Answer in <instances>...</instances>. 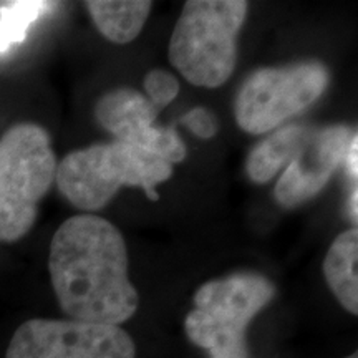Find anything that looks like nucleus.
I'll return each mask as SVG.
<instances>
[{"mask_svg": "<svg viewBox=\"0 0 358 358\" xmlns=\"http://www.w3.org/2000/svg\"><path fill=\"white\" fill-rule=\"evenodd\" d=\"M48 271L58 306L71 320L120 327L140 306L123 234L103 217L66 219L52 239Z\"/></svg>", "mask_w": 358, "mask_h": 358, "instance_id": "1", "label": "nucleus"}, {"mask_svg": "<svg viewBox=\"0 0 358 358\" xmlns=\"http://www.w3.org/2000/svg\"><path fill=\"white\" fill-rule=\"evenodd\" d=\"M173 164L143 148L113 141L73 151L57 164V185L75 208H105L122 186H140L148 199L158 201L156 186L168 181Z\"/></svg>", "mask_w": 358, "mask_h": 358, "instance_id": "2", "label": "nucleus"}, {"mask_svg": "<svg viewBox=\"0 0 358 358\" xmlns=\"http://www.w3.org/2000/svg\"><path fill=\"white\" fill-rule=\"evenodd\" d=\"M243 0H189L169 40V62L196 87L216 88L236 69V40L248 15Z\"/></svg>", "mask_w": 358, "mask_h": 358, "instance_id": "3", "label": "nucleus"}, {"mask_svg": "<svg viewBox=\"0 0 358 358\" xmlns=\"http://www.w3.org/2000/svg\"><path fill=\"white\" fill-rule=\"evenodd\" d=\"M274 295L271 280L250 272L206 282L196 290L194 308L185 320L187 338L211 358H249L248 327Z\"/></svg>", "mask_w": 358, "mask_h": 358, "instance_id": "4", "label": "nucleus"}, {"mask_svg": "<svg viewBox=\"0 0 358 358\" xmlns=\"http://www.w3.org/2000/svg\"><path fill=\"white\" fill-rule=\"evenodd\" d=\"M55 174V153L42 127L15 124L0 138V241L13 243L30 231Z\"/></svg>", "mask_w": 358, "mask_h": 358, "instance_id": "5", "label": "nucleus"}, {"mask_svg": "<svg viewBox=\"0 0 358 358\" xmlns=\"http://www.w3.org/2000/svg\"><path fill=\"white\" fill-rule=\"evenodd\" d=\"M327 85L329 70L320 62L254 71L236 98V122L250 134L271 131L319 100Z\"/></svg>", "mask_w": 358, "mask_h": 358, "instance_id": "6", "label": "nucleus"}, {"mask_svg": "<svg viewBox=\"0 0 358 358\" xmlns=\"http://www.w3.org/2000/svg\"><path fill=\"white\" fill-rule=\"evenodd\" d=\"M6 358H136V345L122 327L34 319L15 330Z\"/></svg>", "mask_w": 358, "mask_h": 358, "instance_id": "7", "label": "nucleus"}, {"mask_svg": "<svg viewBox=\"0 0 358 358\" xmlns=\"http://www.w3.org/2000/svg\"><path fill=\"white\" fill-rule=\"evenodd\" d=\"M158 110L140 92L118 88L103 95L95 106L98 123L116 138V141L143 148L169 164L181 163L187 150L174 128L155 124Z\"/></svg>", "mask_w": 358, "mask_h": 358, "instance_id": "8", "label": "nucleus"}, {"mask_svg": "<svg viewBox=\"0 0 358 358\" xmlns=\"http://www.w3.org/2000/svg\"><path fill=\"white\" fill-rule=\"evenodd\" d=\"M353 134L345 124L308 129L274 187L277 203L294 208L319 194L345 161Z\"/></svg>", "mask_w": 358, "mask_h": 358, "instance_id": "9", "label": "nucleus"}, {"mask_svg": "<svg viewBox=\"0 0 358 358\" xmlns=\"http://www.w3.org/2000/svg\"><path fill=\"white\" fill-rule=\"evenodd\" d=\"M358 231L335 237L324 261V275L340 306L358 315Z\"/></svg>", "mask_w": 358, "mask_h": 358, "instance_id": "10", "label": "nucleus"}, {"mask_svg": "<svg viewBox=\"0 0 358 358\" xmlns=\"http://www.w3.org/2000/svg\"><path fill=\"white\" fill-rule=\"evenodd\" d=\"M85 7L103 37L124 45L141 34L153 3L148 0H90Z\"/></svg>", "mask_w": 358, "mask_h": 358, "instance_id": "11", "label": "nucleus"}, {"mask_svg": "<svg viewBox=\"0 0 358 358\" xmlns=\"http://www.w3.org/2000/svg\"><path fill=\"white\" fill-rule=\"evenodd\" d=\"M308 129L299 124L282 127L272 133L267 140L254 148L245 163V171L254 182H268L285 164L290 163L301 148Z\"/></svg>", "mask_w": 358, "mask_h": 358, "instance_id": "12", "label": "nucleus"}, {"mask_svg": "<svg viewBox=\"0 0 358 358\" xmlns=\"http://www.w3.org/2000/svg\"><path fill=\"white\" fill-rule=\"evenodd\" d=\"M53 6L55 3L52 2H34V0L2 3L0 6V53H6L12 47L24 42L35 20Z\"/></svg>", "mask_w": 358, "mask_h": 358, "instance_id": "13", "label": "nucleus"}, {"mask_svg": "<svg viewBox=\"0 0 358 358\" xmlns=\"http://www.w3.org/2000/svg\"><path fill=\"white\" fill-rule=\"evenodd\" d=\"M146 98L156 110L166 108L179 93V82L174 75L164 70H151L143 80Z\"/></svg>", "mask_w": 358, "mask_h": 358, "instance_id": "14", "label": "nucleus"}, {"mask_svg": "<svg viewBox=\"0 0 358 358\" xmlns=\"http://www.w3.org/2000/svg\"><path fill=\"white\" fill-rule=\"evenodd\" d=\"M181 123L201 140H211L219 131L217 118L206 108H194L187 111L181 118Z\"/></svg>", "mask_w": 358, "mask_h": 358, "instance_id": "15", "label": "nucleus"}, {"mask_svg": "<svg viewBox=\"0 0 358 358\" xmlns=\"http://www.w3.org/2000/svg\"><path fill=\"white\" fill-rule=\"evenodd\" d=\"M357 146H358V140H357V133H355L353 134L350 148H348L347 156H345L348 173H350V176H353V182H355V185H357V178H358V163H357L358 150H357Z\"/></svg>", "mask_w": 358, "mask_h": 358, "instance_id": "16", "label": "nucleus"}, {"mask_svg": "<svg viewBox=\"0 0 358 358\" xmlns=\"http://www.w3.org/2000/svg\"><path fill=\"white\" fill-rule=\"evenodd\" d=\"M357 196H358V191H357V186H355V187H353L352 198H350V213L353 214V221H357V216H358V208H357Z\"/></svg>", "mask_w": 358, "mask_h": 358, "instance_id": "17", "label": "nucleus"}, {"mask_svg": "<svg viewBox=\"0 0 358 358\" xmlns=\"http://www.w3.org/2000/svg\"><path fill=\"white\" fill-rule=\"evenodd\" d=\"M345 358H358V355H357V353H352V355H348Z\"/></svg>", "mask_w": 358, "mask_h": 358, "instance_id": "18", "label": "nucleus"}]
</instances>
